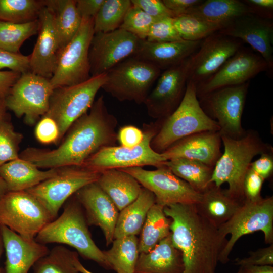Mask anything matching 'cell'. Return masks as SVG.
Returning <instances> with one entry per match:
<instances>
[{
  "mask_svg": "<svg viewBox=\"0 0 273 273\" xmlns=\"http://www.w3.org/2000/svg\"><path fill=\"white\" fill-rule=\"evenodd\" d=\"M235 264L240 267L249 265H272L273 264V245L249 252L247 257L237 258Z\"/></svg>",
  "mask_w": 273,
  "mask_h": 273,
  "instance_id": "bcb514c9",
  "label": "cell"
},
{
  "mask_svg": "<svg viewBox=\"0 0 273 273\" xmlns=\"http://www.w3.org/2000/svg\"><path fill=\"white\" fill-rule=\"evenodd\" d=\"M202 40H180L167 42L143 40L133 56L149 62L164 70L180 64L193 55L199 48Z\"/></svg>",
  "mask_w": 273,
  "mask_h": 273,
  "instance_id": "d4e9b609",
  "label": "cell"
},
{
  "mask_svg": "<svg viewBox=\"0 0 273 273\" xmlns=\"http://www.w3.org/2000/svg\"><path fill=\"white\" fill-rule=\"evenodd\" d=\"M52 220L46 209L27 191H8L0 199V225L24 239L34 240Z\"/></svg>",
  "mask_w": 273,
  "mask_h": 273,
  "instance_id": "8fae6325",
  "label": "cell"
},
{
  "mask_svg": "<svg viewBox=\"0 0 273 273\" xmlns=\"http://www.w3.org/2000/svg\"><path fill=\"white\" fill-rule=\"evenodd\" d=\"M250 13L268 19H273L272 0H244Z\"/></svg>",
  "mask_w": 273,
  "mask_h": 273,
  "instance_id": "816d5d0a",
  "label": "cell"
},
{
  "mask_svg": "<svg viewBox=\"0 0 273 273\" xmlns=\"http://www.w3.org/2000/svg\"><path fill=\"white\" fill-rule=\"evenodd\" d=\"M106 79V73L91 76L79 84L54 89L49 110L44 115L53 119L57 124L58 145L71 125L90 109Z\"/></svg>",
  "mask_w": 273,
  "mask_h": 273,
  "instance_id": "ba28073f",
  "label": "cell"
},
{
  "mask_svg": "<svg viewBox=\"0 0 273 273\" xmlns=\"http://www.w3.org/2000/svg\"><path fill=\"white\" fill-rule=\"evenodd\" d=\"M21 73L13 71H0V96L5 98Z\"/></svg>",
  "mask_w": 273,
  "mask_h": 273,
  "instance_id": "11a10c76",
  "label": "cell"
},
{
  "mask_svg": "<svg viewBox=\"0 0 273 273\" xmlns=\"http://www.w3.org/2000/svg\"><path fill=\"white\" fill-rule=\"evenodd\" d=\"M75 195L83 209L88 226L100 228L106 245L111 244L119 213L114 203L97 182L86 185Z\"/></svg>",
  "mask_w": 273,
  "mask_h": 273,
  "instance_id": "44dd1931",
  "label": "cell"
},
{
  "mask_svg": "<svg viewBox=\"0 0 273 273\" xmlns=\"http://www.w3.org/2000/svg\"><path fill=\"white\" fill-rule=\"evenodd\" d=\"M96 182L119 211L138 197L142 188L131 174L117 169L102 171Z\"/></svg>",
  "mask_w": 273,
  "mask_h": 273,
  "instance_id": "f1b7e54d",
  "label": "cell"
},
{
  "mask_svg": "<svg viewBox=\"0 0 273 273\" xmlns=\"http://www.w3.org/2000/svg\"><path fill=\"white\" fill-rule=\"evenodd\" d=\"M78 256L63 245L56 246L35 262L33 273H80L75 265Z\"/></svg>",
  "mask_w": 273,
  "mask_h": 273,
  "instance_id": "d590c367",
  "label": "cell"
},
{
  "mask_svg": "<svg viewBox=\"0 0 273 273\" xmlns=\"http://www.w3.org/2000/svg\"><path fill=\"white\" fill-rule=\"evenodd\" d=\"M173 14L174 17L186 14L189 10L199 4L202 0H162Z\"/></svg>",
  "mask_w": 273,
  "mask_h": 273,
  "instance_id": "f5cc1de1",
  "label": "cell"
},
{
  "mask_svg": "<svg viewBox=\"0 0 273 273\" xmlns=\"http://www.w3.org/2000/svg\"><path fill=\"white\" fill-rule=\"evenodd\" d=\"M182 40L177 32L173 18L165 17L156 19L152 24L146 40L150 42H167Z\"/></svg>",
  "mask_w": 273,
  "mask_h": 273,
  "instance_id": "7bdbcfd3",
  "label": "cell"
},
{
  "mask_svg": "<svg viewBox=\"0 0 273 273\" xmlns=\"http://www.w3.org/2000/svg\"><path fill=\"white\" fill-rule=\"evenodd\" d=\"M181 251L173 245L170 234L147 253H140L134 273H183Z\"/></svg>",
  "mask_w": 273,
  "mask_h": 273,
  "instance_id": "4316f807",
  "label": "cell"
},
{
  "mask_svg": "<svg viewBox=\"0 0 273 273\" xmlns=\"http://www.w3.org/2000/svg\"><path fill=\"white\" fill-rule=\"evenodd\" d=\"M45 3L53 13L54 27L60 50L75 36L82 18L77 10L76 1L49 0L45 1Z\"/></svg>",
  "mask_w": 273,
  "mask_h": 273,
  "instance_id": "4dcf8cb0",
  "label": "cell"
},
{
  "mask_svg": "<svg viewBox=\"0 0 273 273\" xmlns=\"http://www.w3.org/2000/svg\"><path fill=\"white\" fill-rule=\"evenodd\" d=\"M45 1L0 0V21L24 23L38 19Z\"/></svg>",
  "mask_w": 273,
  "mask_h": 273,
  "instance_id": "8d00e7d4",
  "label": "cell"
},
{
  "mask_svg": "<svg viewBox=\"0 0 273 273\" xmlns=\"http://www.w3.org/2000/svg\"><path fill=\"white\" fill-rule=\"evenodd\" d=\"M37 20L24 23H14L0 21V48L18 53L24 42L38 33Z\"/></svg>",
  "mask_w": 273,
  "mask_h": 273,
  "instance_id": "f35d334b",
  "label": "cell"
},
{
  "mask_svg": "<svg viewBox=\"0 0 273 273\" xmlns=\"http://www.w3.org/2000/svg\"><path fill=\"white\" fill-rule=\"evenodd\" d=\"M164 165L201 193L211 183L214 168L201 162L180 158L167 160Z\"/></svg>",
  "mask_w": 273,
  "mask_h": 273,
  "instance_id": "e575fe53",
  "label": "cell"
},
{
  "mask_svg": "<svg viewBox=\"0 0 273 273\" xmlns=\"http://www.w3.org/2000/svg\"><path fill=\"white\" fill-rule=\"evenodd\" d=\"M94 18H82L75 36L60 50L55 71L50 79L54 89L79 84L91 77L88 53L95 33Z\"/></svg>",
  "mask_w": 273,
  "mask_h": 273,
  "instance_id": "30bf717a",
  "label": "cell"
},
{
  "mask_svg": "<svg viewBox=\"0 0 273 273\" xmlns=\"http://www.w3.org/2000/svg\"><path fill=\"white\" fill-rule=\"evenodd\" d=\"M163 208L155 203L150 209L140 232V253L150 251L170 234L171 219L165 214Z\"/></svg>",
  "mask_w": 273,
  "mask_h": 273,
  "instance_id": "d6a6232c",
  "label": "cell"
},
{
  "mask_svg": "<svg viewBox=\"0 0 273 273\" xmlns=\"http://www.w3.org/2000/svg\"><path fill=\"white\" fill-rule=\"evenodd\" d=\"M248 13H250L249 9L243 1L206 0L191 8L186 14L224 28L237 17Z\"/></svg>",
  "mask_w": 273,
  "mask_h": 273,
  "instance_id": "1f68e13d",
  "label": "cell"
},
{
  "mask_svg": "<svg viewBox=\"0 0 273 273\" xmlns=\"http://www.w3.org/2000/svg\"><path fill=\"white\" fill-rule=\"evenodd\" d=\"M63 211L48 223L35 240L46 245L58 243L74 248L81 257L94 261L103 268L111 269L103 251L93 241L83 209L73 195L64 204Z\"/></svg>",
  "mask_w": 273,
  "mask_h": 273,
  "instance_id": "3957f363",
  "label": "cell"
},
{
  "mask_svg": "<svg viewBox=\"0 0 273 273\" xmlns=\"http://www.w3.org/2000/svg\"><path fill=\"white\" fill-rule=\"evenodd\" d=\"M0 231L6 254L5 273H28L49 251L46 245L24 239L6 226L0 225Z\"/></svg>",
  "mask_w": 273,
  "mask_h": 273,
  "instance_id": "cb8c5ba5",
  "label": "cell"
},
{
  "mask_svg": "<svg viewBox=\"0 0 273 273\" xmlns=\"http://www.w3.org/2000/svg\"><path fill=\"white\" fill-rule=\"evenodd\" d=\"M132 4L130 0H105L94 18L95 33H106L119 28Z\"/></svg>",
  "mask_w": 273,
  "mask_h": 273,
  "instance_id": "74e56055",
  "label": "cell"
},
{
  "mask_svg": "<svg viewBox=\"0 0 273 273\" xmlns=\"http://www.w3.org/2000/svg\"><path fill=\"white\" fill-rule=\"evenodd\" d=\"M142 41L121 28L95 33L88 53L90 76L106 74L122 61L134 56Z\"/></svg>",
  "mask_w": 273,
  "mask_h": 273,
  "instance_id": "2e32d148",
  "label": "cell"
},
{
  "mask_svg": "<svg viewBox=\"0 0 273 273\" xmlns=\"http://www.w3.org/2000/svg\"><path fill=\"white\" fill-rule=\"evenodd\" d=\"M8 192L7 186L0 176V199Z\"/></svg>",
  "mask_w": 273,
  "mask_h": 273,
  "instance_id": "91938a15",
  "label": "cell"
},
{
  "mask_svg": "<svg viewBox=\"0 0 273 273\" xmlns=\"http://www.w3.org/2000/svg\"><path fill=\"white\" fill-rule=\"evenodd\" d=\"M221 143L219 131H202L178 140L161 154L167 161L186 158L201 162L214 168L222 154Z\"/></svg>",
  "mask_w": 273,
  "mask_h": 273,
  "instance_id": "7402d4cb",
  "label": "cell"
},
{
  "mask_svg": "<svg viewBox=\"0 0 273 273\" xmlns=\"http://www.w3.org/2000/svg\"><path fill=\"white\" fill-rule=\"evenodd\" d=\"M112 243L109 250L103 251L111 269L117 273H134L140 254L136 236L114 239Z\"/></svg>",
  "mask_w": 273,
  "mask_h": 273,
  "instance_id": "836d02e7",
  "label": "cell"
},
{
  "mask_svg": "<svg viewBox=\"0 0 273 273\" xmlns=\"http://www.w3.org/2000/svg\"><path fill=\"white\" fill-rule=\"evenodd\" d=\"M155 203L153 193L142 187L138 197L119 211L114 239L140 234L147 214Z\"/></svg>",
  "mask_w": 273,
  "mask_h": 273,
  "instance_id": "f546056e",
  "label": "cell"
},
{
  "mask_svg": "<svg viewBox=\"0 0 273 273\" xmlns=\"http://www.w3.org/2000/svg\"><path fill=\"white\" fill-rule=\"evenodd\" d=\"M23 138L7 116L0 120V167L19 157V145Z\"/></svg>",
  "mask_w": 273,
  "mask_h": 273,
  "instance_id": "60d3db41",
  "label": "cell"
},
{
  "mask_svg": "<svg viewBox=\"0 0 273 273\" xmlns=\"http://www.w3.org/2000/svg\"><path fill=\"white\" fill-rule=\"evenodd\" d=\"M131 3L155 19L165 17L174 18L173 13L166 8L162 0H131Z\"/></svg>",
  "mask_w": 273,
  "mask_h": 273,
  "instance_id": "c3c4849f",
  "label": "cell"
},
{
  "mask_svg": "<svg viewBox=\"0 0 273 273\" xmlns=\"http://www.w3.org/2000/svg\"><path fill=\"white\" fill-rule=\"evenodd\" d=\"M250 167L264 179L269 177L273 171L272 150L261 153L258 159L251 163Z\"/></svg>",
  "mask_w": 273,
  "mask_h": 273,
  "instance_id": "f907efd6",
  "label": "cell"
},
{
  "mask_svg": "<svg viewBox=\"0 0 273 273\" xmlns=\"http://www.w3.org/2000/svg\"><path fill=\"white\" fill-rule=\"evenodd\" d=\"M163 210L171 219V240L182 253L183 273H216L226 237L199 214L195 204H171Z\"/></svg>",
  "mask_w": 273,
  "mask_h": 273,
  "instance_id": "7a4b0ae2",
  "label": "cell"
},
{
  "mask_svg": "<svg viewBox=\"0 0 273 273\" xmlns=\"http://www.w3.org/2000/svg\"><path fill=\"white\" fill-rule=\"evenodd\" d=\"M38 36L30 57V71L50 79L56 68L59 48L53 24V13L45 3L38 17Z\"/></svg>",
  "mask_w": 273,
  "mask_h": 273,
  "instance_id": "603a6c76",
  "label": "cell"
},
{
  "mask_svg": "<svg viewBox=\"0 0 273 273\" xmlns=\"http://www.w3.org/2000/svg\"><path fill=\"white\" fill-rule=\"evenodd\" d=\"M156 20L140 8L131 5L119 28L133 34L142 40L146 39L150 28Z\"/></svg>",
  "mask_w": 273,
  "mask_h": 273,
  "instance_id": "b9f144b4",
  "label": "cell"
},
{
  "mask_svg": "<svg viewBox=\"0 0 273 273\" xmlns=\"http://www.w3.org/2000/svg\"><path fill=\"white\" fill-rule=\"evenodd\" d=\"M242 273H273L272 265H249L240 267Z\"/></svg>",
  "mask_w": 273,
  "mask_h": 273,
  "instance_id": "9f6ffc18",
  "label": "cell"
},
{
  "mask_svg": "<svg viewBox=\"0 0 273 273\" xmlns=\"http://www.w3.org/2000/svg\"><path fill=\"white\" fill-rule=\"evenodd\" d=\"M4 98L0 96V120L7 116Z\"/></svg>",
  "mask_w": 273,
  "mask_h": 273,
  "instance_id": "6f0895ef",
  "label": "cell"
},
{
  "mask_svg": "<svg viewBox=\"0 0 273 273\" xmlns=\"http://www.w3.org/2000/svg\"><path fill=\"white\" fill-rule=\"evenodd\" d=\"M221 137L224 151L214 167L211 183L217 187L228 183L229 193L244 201L243 181L253 158L257 155L272 151V148L253 130L246 131L238 139Z\"/></svg>",
  "mask_w": 273,
  "mask_h": 273,
  "instance_id": "277c9868",
  "label": "cell"
},
{
  "mask_svg": "<svg viewBox=\"0 0 273 273\" xmlns=\"http://www.w3.org/2000/svg\"><path fill=\"white\" fill-rule=\"evenodd\" d=\"M191 56L161 73L144 102L150 117L164 119L178 107L186 92Z\"/></svg>",
  "mask_w": 273,
  "mask_h": 273,
  "instance_id": "ac0fdd59",
  "label": "cell"
},
{
  "mask_svg": "<svg viewBox=\"0 0 273 273\" xmlns=\"http://www.w3.org/2000/svg\"><path fill=\"white\" fill-rule=\"evenodd\" d=\"M238 273H242L240 270H238Z\"/></svg>",
  "mask_w": 273,
  "mask_h": 273,
  "instance_id": "6125c7cd",
  "label": "cell"
},
{
  "mask_svg": "<svg viewBox=\"0 0 273 273\" xmlns=\"http://www.w3.org/2000/svg\"><path fill=\"white\" fill-rule=\"evenodd\" d=\"M264 179L249 167L243 181L245 200H254L260 198V192Z\"/></svg>",
  "mask_w": 273,
  "mask_h": 273,
  "instance_id": "7dc6e473",
  "label": "cell"
},
{
  "mask_svg": "<svg viewBox=\"0 0 273 273\" xmlns=\"http://www.w3.org/2000/svg\"><path fill=\"white\" fill-rule=\"evenodd\" d=\"M244 201L233 196L227 189L211 183L202 193L199 202L195 205L200 215L218 229L233 216Z\"/></svg>",
  "mask_w": 273,
  "mask_h": 273,
  "instance_id": "484cf974",
  "label": "cell"
},
{
  "mask_svg": "<svg viewBox=\"0 0 273 273\" xmlns=\"http://www.w3.org/2000/svg\"><path fill=\"white\" fill-rule=\"evenodd\" d=\"M161 73L155 65L132 57L106 73L102 88L119 101L144 103L150 89Z\"/></svg>",
  "mask_w": 273,
  "mask_h": 273,
  "instance_id": "52a82bcc",
  "label": "cell"
},
{
  "mask_svg": "<svg viewBox=\"0 0 273 273\" xmlns=\"http://www.w3.org/2000/svg\"><path fill=\"white\" fill-rule=\"evenodd\" d=\"M75 265L77 270L80 273H94L86 269L80 262L78 259L75 261Z\"/></svg>",
  "mask_w": 273,
  "mask_h": 273,
  "instance_id": "680465c9",
  "label": "cell"
},
{
  "mask_svg": "<svg viewBox=\"0 0 273 273\" xmlns=\"http://www.w3.org/2000/svg\"><path fill=\"white\" fill-rule=\"evenodd\" d=\"M242 46L241 40L219 32L205 38L191 56L188 81L196 86L206 81Z\"/></svg>",
  "mask_w": 273,
  "mask_h": 273,
  "instance_id": "d6986e66",
  "label": "cell"
},
{
  "mask_svg": "<svg viewBox=\"0 0 273 273\" xmlns=\"http://www.w3.org/2000/svg\"><path fill=\"white\" fill-rule=\"evenodd\" d=\"M160 120V129L151 142L152 148L159 153L187 136L202 131L220 130L217 123L202 109L196 85L188 80L184 96L178 107L168 117Z\"/></svg>",
  "mask_w": 273,
  "mask_h": 273,
  "instance_id": "5b68a950",
  "label": "cell"
},
{
  "mask_svg": "<svg viewBox=\"0 0 273 273\" xmlns=\"http://www.w3.org/2000/svg\"><path fill=\"white\" fill-rule=\"evenodd\" d=\"M161 120H156L149 124H144V139L133 148L113 146L104 148L88 159L81 167L102 172L112 169L152 166L158 168L164 165L167 161L161 153L155 151L151 142L159 131Z\"/></svg>",
  "mask_w": 273,
  "mask_h": 273,
  "instance_id": "8992f818",
  "label": "cell"
},
{
  "mask_svg": "<svg viewBox=\"0 0 273 273\" xmlns=\"http://www.w3.org/2000/svg\"><path fill=\"white\" fill-rule=\"evenodd\" d=\"M249 84L222 87L198 97L203 111L217 123L221 136L238 139L245 134L241 120Z\"/></svg>",
  "mask_w": 273,
  "mask_h": 273,
  "instance_id": "7c38bea8",
  "label": "cell"
},
{
  "mask_svg": "<svg viewBox=\"0 0 273 273\" xmlns=\"http://www.w3.org/2000/svg\"><path fill=\"white\" fill-rule=\"evenodd\" d=\"M263 71L270 77L272 75L260 54L242 46L216 73L196 86L197 97L222 87L244 84Z\"/></svg>",
  "mask_w": 273,
  "mask_h": 273,
  "instance_id": "e0dca14e",
  "label": "cell"
},
{
  "mask_svg": "<svg viewBox=\"0 0 273 273\" xmlns=\"http://www.w3.org/2000/svg\"><path fill=\"white\" fill-rule=\"evenodd\" d=\"M224 237L230 238L222 250L219 262L225 264L234 245L242 236L256 231L263 233L266 243L273 242V198L245 200L233 216L218 229Z\"/></svg>",
  "mask_w": 273,
  "mask_h": 273,
  "instance_id": "9c48e42d",
  "label": "cell"
},
{
  "mask_svg": "<svg viewBox=\"0 0 273 273\" xmlns=\"http://www.w3.org/2000/svg\"><path fill=\"white\" fill-rule=\"evenodd\" d=\"M143 139V130L133 125L124 126L117 132V141L120 146L126 148L136 147L142 142Z\"/></svg>",
  "mask_w": 273,
  "mask_h": 273,
  "instance_id": "681fc988",
  "label": "cell"
},
{
  "mask_svg": "<svg viewBox=\"0 0 273 273\" xmlns=\"http://www.w3.org/2000/svg\"><path fill=\"white\" fill-rule=\"evenodd\" d=\"M100 174L81 166L61 167L56 175L27 191L39 201L54 220L69 198L86 185L96 182Z\"/></svg>",
  "mask_w": 273,
  "mask_h": 273,
  "instance_id": "5bb4252c",
  "label": "cell"
},
{
  "mask_svg": "<svg viewBox=\"0 0 273 273\" xmlns=\"http://www.w3.org/2000/svg\"><path fill=\"white\" fill-rule=\"evenodd\" d=\"M105 0L76 1L77 10L82 18H94Z\"/></svg>",
  "mask_w": 273,
  "mask_h": 273,
  "instance_id": "db71d44e",
  "label": "cell"
},
{
  "mask_svg": "<svg viewBox=\"0 0 273 273\" xmlns=\"http://www.w3.org/2000/svg\"><path fill=\"white\" fill-rule=\"evenodd\" d=\"M248 44L273 71V21L248 13L237 17L218 31Z\"/></svg>",
  "mask_w": 273,
  "mask_h": 273,
  "instance_id": "ffe728a7",
  "label": "cell"
},
{
  "mask_svg": "<svg viewBox=\"0 0 273 273\" xmlns=\"http://www.w3.org/2000/svg\"><path fill=\"white\" fill-rule=\"evenodd\" d=\"M129 173L142 187L154 195L156 204L163 207L174 204H196L202 193L175 175L165 165L153 170L141 167L119 169Z\"/></svg>",
  "mask_w": 273,
  "mask_h": 273,
  "instance_id": "9a60e30c",
  "label": "cell"
},
{
  "mask_svg": "<svg viewBox=\"0 0 273 273\" xmlns=\"http://www.w3.org/2000/svg\"><path fill=\"white\" fill-rule=\"evenodd\" d=\"M173 22L180 37L187 41L202 40L224 28L189 14L174 17Z\"/></svg>",
  "mask_w": 273,
  "mask_h": 273,
  "instance_id": "ab89813d",
  "label": "cell"
},
{
  "mask_svg": "<svg viewBox=\"0 0 273 273\" xmlns=\"http://www.w3.org/2000/svg\"><path fill=\"white\" fill-rule=\"evenodd\" d=\"M117 124V118L108 111L101 96L71 125L56 148L29 147L19 157L40 169L82 166L100 150L115 146Z\"/></svg>",
  "mask_w": 273,
  "mask_h": 273,
  "instance_id": "6da1fadb",
  "label": "cell"
},
{
  "mask_svg": "<svg viewBox=\"0 0 273 273\" xmlns=\"http://www.w3.org/2000/svg\"><path fill=\"white\" fill-rule=\"evenodd\" d=\"M61 168L41 170L20 157L0 167V176L8 191H27L56 175Z\"/></svg>",
  "mask_w": 273,
  "mask_h": 273,
  "instance_id": "83f0119b",
  "label": "cell"
},
{
  "mask_svg": "<svg viewBox=\"0 0 273 273\" xmlns=\"http://www.w3.org/2000/svg\"><path fill=\"white\" fill-rule=\"evenodd\" d=\"M50 79L29 71L21 74L5 97L7 109L33 125L48 111L53 93Z\"/></svg>",
  "mask_w": 273,
  "mask_h": 273,
  "instance_id": "4fadbf2b",
  "label": "cell"
},
{
  "mask_svg": "<svg viewBox=\"0 0 273 273\" xmlns=\"http://www.w3.org/2000/svg\"><path fill=\"white\" fill-rule=\"evenodd\" d=\"M30 57L0 48V69L8 68L21 74L30 71Z\"/></svg>",
  "mask_w": 273,
  "mask_h": 273,
  "instance_id": "ee69618b",
  "label": "cell"
},
{
  "mask_svg": "<svg viewBox=\"0 0 273 273\" xmlns=\"http://www.w3.org/2000/svg\"><path fill=\"white\" fill-rule=\"evenodd\" d=\"M4 250L3 240L2 238V235L0 231V259L1 256ZM0 273H5L4 268H2L0 265Z\"/></svg>",
  "mask_w": 273,
  "mask_h": 273,
  "instance_id": "94428289",
  "label": "cell"
},
{
  "mask_svg": "<svg viewBox=\"0 0 273 273\" xmlns=\"http://www.w3.org/2000/svg\"><path fill=\"white\" fill-rule=\"evenodd\" d=\"M35 135L38 142L43 144L58 145L59 130L56 122L44 115L38 121L35 129Z\"/></svg>",
  "mask_w": 273,
  "mask_h": 273,
  "instance_id": "f6af8a7d",
  "label": "cell"
}]
</instances>
